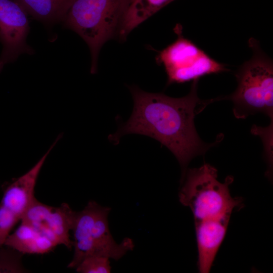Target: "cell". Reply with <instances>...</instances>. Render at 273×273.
<instances>
[{
  "mask_svg": "<svg viewBox=\"0 0 273 273\" xmlns=\"http://www.w3.org/2000/svg\"><path fill=\"white\" fill-rule=\"evenodd\" d=\"M198 80L193 81L187 96L179 98L130 87L134 103L132 114L116 132L109 136V140L117 144L122 136L130 133L151 137L173 154L181 167L183 175L193 158L204 154L222 138L221 134L215 142L207 144L196 131V115L217 100H203L198 97Z\"/></svg>",
  "mask_w": 273,
  "mask_h": 273,
  "instance_id": "cell-1",
  "label": "cell"
},
{
  "mask_svg": "<svg viewBox=\"0 0 273 273\" xmlns=\"http://www.w3.org/2000/svg\"><path fill=\"white\" fill-rule=\"evenodd\" d=\"M133 1H71L62 22L87 44L92 56V73L97 71L102 46L119 36L123 20Z\"/></svg>",
  "mask_w": 273,
  "mask_h": 273,
  "instance_id": "cell-2",
  "label": "cell"
},
{
  "mask_svg": "<svg viewBox=\"0 0 273 273\" xmlns=\"http://www.w3.org/2000/svg\"><path fill=\"white\" fill-rule=\"evenodd\" d=\"M233 181L234 177L229 175L220 183L217 169L207 163L187 169L181 175L179 201L189 207L195 221L231 217L234 210L243 207V199L231 195L229 186Z\"/></svg>",
  "mask_w": 273,
  "mask_h": 273,
  "instance_id": "cell-3",
  "label": "cell"
},
{
  "mask_svg": "<svg viewBox=\"0 0 273 273\" xmlns=\"http://www.w3.org/2000/svg\"><path fill=\"white\" fill-rule=\"evenodd\" d=\"M253 55L235 74L238 86L231 95L219 100L233 102L236 118L245 119L262 113L273 121V63L254 38L249 40Z\"/></svg>",
  "mask_w": 273,
  "mask_h": 273,
  "instance_id": "cell-4",
  "label": "cell"
},
{
  "mask_svg": "<svg viewBox=\"0 0 273 273\" xmlns=\"http://www.w3.org/2000/svg\"><path fill=\"white\" fill-rule=\"evenodd\" d=\"M110 211V208L90 200L83 210L75 212L71 230L74 255L68 267L76 268L82 260L90 256L118 260L133 250L132 239L125 238L117 243L113 238L108 220Z\"/></svg>",
  "mask_w": 273,
  "mask_h": 273,
  "instance_id": "cell-5",
  "label": "cell"
},
{
  "mask_svg": "<svg viewBox=\"0 0 273 273\" xmlns=\"http://www.w3.org/2000/svg\"><path fill=\"white\" fill-rule=\"evenodd\" d=\"M182 27L174 28L177 39L159 52L157 63L163 66L167 84L181 83L199 79L203 76L227 71L226 66L211 58L182 34Z\"/></svg>",
  "mask_w": 273,
  "mask_h": 273,
  "instance_id": "cell-6",
  "label": "cell"
},
{
  "mask_svg": "<svg viewBox=\"0 0 273 273\" xmlns=\"http://www.w3.org/2000/svg\"><path fill=\"white\" fill-rule=\"evenodd\" d=\"M29 31L27 13L22 7L14 0H0V72L20 55L33 53L26 42Z\"/></svg>",
  "mask_w": 273,
  "mask_h": 273,
  "instance_id": "cell-7",
  "label": "cell"
},
{
  "mask_svg": "<svg viewBox=\"0 0 273 273\" xmlns=\"http://www.w3.org/2000/svg\"><path fill=\"white\" fill-rule=\"evenodd\" d=\"M65 203L57 207L44 204L35 199L21 219L40 232L57 245H64L68 249L73 246L70 238L75 214Z\"/></svg>",
  "mask_w": 273,
  "mask_h": 273,
  "instance_id": "cell-8",
  "label": "cell"
},
{
  "mask_svg": "<svg viewBox=\"0 0 273 273\" xmlns=\"http://www.w3.org/2000/svg\"><path fill=\"white\" fill-rule=\"evenodd\" d=\"M62 136L55 141L38 161L27 172L15 178L6 187L0 205L20 220L35 200L34 190L37 179L44 161Z\"/></svg>",
  "mask_w": 273,
  "mask_h": 273,
  "instance_id": "cell-9",
  "label": "cell"
},
{
  "mask_svg": "<svg viewBox=\"0 0 273 273\" xmlns=\"http://www.w3.org/2000/svg\"><path fill=\"white\" fill-rule=\"evenodd\" d=\"M230 217L209 218L195 221L200 272H209L222 244Z\"/></svg>",
  "mask_w": 273,
  "mask_h": 273,
  "instance_id": "cell-10",
  "label": "cell"
},
{
  "mask_svg": "<svg viewBox=\"0 0 273 273\" xmlns=\"http://www.w3.org/2000/svg\"><path fill=\"white\" fill-rule=\"evenodd\" d=\"M4 245L23 254L46 253L57 246L35 228L22 221L15 232L8 236Z\"/></svg>",
  "mask_w": 273,
  "mask_h": 273,
  "instance_id": "cell-11",
  "label": "cell"
},
{
  "mask_svg": "<svg viewBox=\"0 0 273 273\" xmlns=\"http://www.w3.org/2000/svg\"><path fill=\"white\" fill-rule=\"evenodd\" d=\"M35 19L46 23L62 21L72 0H14Z\"/></svg>",
  "mask_w": 273,
  "mask_h": 273,
  "instance_id": "cell-12",
  "label": "cell"
},
{
  "mask_svg": "<svg viewBox=\"0 0 273 273\" xmlns=\"http://www.w3.org/2000/svg\"><path fill=\"white\" fill-rule=\"evenodd\" d=\"M173 0H133L122 21L119 37L124 40L129 33Z\"/></svg>",
  "mask_w": 273,
  "mask_h": 273,
  "instance_id": "cell-13",
  "label": "cell"
},
{
  "mask_svg": "<svg viewBox=\"0 0 273 273\" xmlns=\"http://www.w3.org/2000/svg\"><path fill=\"white\" fill-rule=\"evenodd\" d=\"M23 254L8 246L0 248V273L25 272L22 265Z\"/></svg>",
  "mask_w": 273,
  "mask_h": 273,
  "instance_id": "cell-14",
  "label": "cell"
},
{
  "mask_svg": "<svg viewBox=\"0 0 273 273\" xmlns=\"http://www.w3.org/2000/svg\"><path fill=\"white\" fill-rule=\"evenodd\" d=\"M75 268L80 273H109L111 271L109 258L99 256L85 258Z\"/></svg>",
  "mask_w": 273,
  "mask_h": 273,
  "instance_id": "cell-15",
  "label": "cell"
},
{
  "mask_svg": "<svg viewBox=\"0 0 273 273\" xmlns=\"http://www.w3.org/2000/svg\"><path fill=\"white\" fill-rule=\"evenodd\" d=\"M20 219L0 205V248L10 235L11 231Z\"/></svg>",
  "mask_w": 273,
  "mask_h": 273,
  "instance_id": "cell-16",
  "label": "cell"
}]
</instances>
